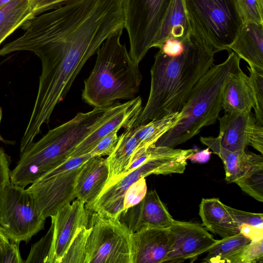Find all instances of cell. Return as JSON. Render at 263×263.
<instances>
[{
    "label": "cell",
    "instance_id": "6da1fadb",
    "mask_svg": "<svg viewBox=\"0 0 263 263\" xmlns=\"http://www.w3.org/2000/svg\"><path fill=\"white\" fill-rule=\"evenodd\" d=\"M215 53L193 33L185 40L184 50L178 56L170 57L159 50L151 69L147 103L133 127L179 112L194 85L214 65Z\"/></svg>",
    "mask_w": 263,
    "mask_h": 263
},
{
    "label": "cell",
    "instance_id": "7a4b0ae2",
    "mask_svg": "<svg viewBox=\"0 0 263 263\" xmlns=\"http://www.w3.org/2000/svg\"><path fill=\"white\" fill-rule=\"evenodd\" d=\"M123 104L116 103L109 107L78 112L71 120L49 130L21 153L16 166L10 172L11 182L25 188L66 160L86 137L117 113Z\"/></svg>",
    "mask_w": 263,
    "mask_h": 263
},
{
    "label": "cell",
    "instance_id": "3957f363",
    "mask_svg": "<svg viewBox=\"0 0 263 263\" xmlns=\"http://www.w3.org/2000/svg\"><path fill=\"white\" fill-rule=\"evenodd\" d=\"M124 27L108 37L98 50L94 67L84 80L82 99L94 108L112 105L118 100H132L142 80L139 65L120 39Z\"/></svg>",
    "mask_w": 263,
    "mask_h": 263
},
{
    "label": "cell",
    "instance_id": "277c9868",
    "mask_svg": "<svg viewBox=\"0 0 263 263\" xmlns=\"http://www.w3.org/2000/svg\"><path fill=\"white\" fill-rule=\"evenodd\" d=\"M240 58L232 50L223 62L213 65L193 87L179 111L177 123L155 144L175 148L214 124L222 108V93L230 74L241 69Z\"/></svg>",
    "mask_w": 263,
    "mask_h": 263
},
{
    "label": "cell",
    "instance_id": "5b68a950",
    "mask_svg": "<svg viewBox=\"0 0 263 263\" xmlns=\"http://www.w3.org/2000/svg\"><path fill=\"white\" fill-rule=\"evenodd\" d=\"M193 33L213 51L227 50L244 24L236 0H185Z\"/></svg>",
    "mask_w": 263,
    "mask_h": 263
},
{
    "label": "cell",
    "instance_id": "8992f818",
    "mask_svg": "<svg viewBox=\"0 0 263 263\" xmlns=\"http://www.w3.org/2000/svg\"><path fill=\"white\" fill-rule=\"evenodd\" d=\"M150 155L144 163L103 189L94 202L86 209L90 213L118 218L123 211L125 193L134 182L152 174L166 175L184 172L187 156L185 149L155 145L150 147Z\"/></svg>",
    "mask_w": 263,
    "mask_h": 263
},
{
    "label": "cell",
    "instance_id": "52a82bcc",
    "mask_svg": "<svg viewBox=\"0 0 263 263\" xmlns=\"http://www.w3.org/2000/svg\"><path fill=\"white\" fill-rule=\"evenodd\" d=\"M175 0H120L129 53L139 65L148 51Z\"/></svg>",
    "mask_w": 263,
    "mask_h": 263
},
{
    "label": "cell",
    "instance_id": "ba28073f",
    "mask_svg": "<svg viewBox=\"0 0 263 263\" xmlns=\"http://www.w3.org/2000/svg\"><path fill=\"white\" fill-rule=\"evenodd\" d=\"M91 158L89 154L69 157L44 173L26 189L45 218L54 215L76 198L78 177L84 164Z\"/></svg>",
    "mask_w": 263,
    "mask_h": 263
},
{
    "label": "cell",
    "instance_id": "9c48e42d",
    "mask_svg": "<svg viewBox=\"0 0 263 263\" xmlns=\"http://www.w3.org/2000/svg\"><path fill=\"white\" fill-rule=\"evenodd\" d=\"M85 263H132V233L119 217L90 213Z\"/></svg>",
    "mask_w": 263,
    "mask_h": 263
},
{
    "label": "cell",
    "instance_id": "30bf717a",
    "mask_svg": "<svg viewBox=\"0 0 263 263\" xmlns=\"http://www.w3.org/2000/svg\"><path fill=\"white\" fill-rule=\"evenodd\" d=\"M46 218L26 189L12 184L0 196V227L13 241L28 242L44 229Z\"/></svg>",
    "mask_w": 263,
    "mask_h": 263
},
{
    "label": "cell",
    "instance_id": "8fae6325",
    "mask_svg": "<svg viewBox=\"0 0 263 263\" xmlns=\"http://www.w3.org/2000/svg\"><path fill=\"white\" fill-rule=\"evenodd\" d=\"M169 230L172 243L164 262H194L217 240L197 223L174 219Z\"/></svg>",
    "mask_w": 263,
    "mask_h": 263
},
{
    "label": "cell",
    "instance_id": "7c38bea8",
    "mask_svg": "<svg viewBox=\"0 0 263 263\" xmlns=\"http://www.w3.org/2000/svg\"><path fill=\"white\" fill-rule=\"evenodd\" d=\"M90 213L78 198L51 217L54 229V263H61L72 240L83 228L88 227Z\"/></svg>",
    "mask_w": 263,
    "mask_h": 263
},
{
    "label": "cell",
    "instance_id": "4fadbf2b",
    "mask_svg": "<svg viewBox=\"0 0 263 263\" xmlns=\"http://www.w3.org/2000/svg\"><path fill=\"white\" fill-rule=\"evenodd\" d=\"M119 219L132 232L146 227L168 229L174 220L155 190L147 192L140 203L122 211Z\"/></svg>",
    "mask_w": 263,
    "mask_h": 263
},
{
    "label": "cell",
    "instance_id": "5bb4252c",
    "mask_svg": "<svg viewBox=\"0 0 263 263\" xmlns=\"http://www.w3.org/2000/svg\"><path fill=\"white\" fill-rule=\"evenodd\" d=\"M132 263H163L172 239L169 228L146 227L132 234Z\"/></svg>",
    "mask_w": 263,
    "mask_h": 263
},
{
    "label": "cell",
    "instance_id": "9a60e30c",
    "mask_svg": "<svg viewBox=\"0 0 263 263\" xmlns=\"http://www.w3.org/2000/svg\"><path fill=\"white\" fill-rule=\"evenodd\" d=\"M142 109V99L140 96L124 103L121 109L86 137L74 149L69 157L88 154L102 138L115 130L133 128Z\"/></svg>",
    "mask_w": 263,
    "mask_h": 263
},
{
    "label": "cell",
    "instance_id": "2e32d148",
    "mask_svg": "<svg viewBox=\"0 0 263 263\" xmlns=\"http://www.w3.org/2000/svg\"><path fill=\"white\" fill-rule=\"evenodd\" d=\"M218 120L220 130L216 138L220 145L231 152L245 150L249 145L250 131L256 121L251 112H227Z\"/></svg>",
    "mask_w": 263,
    "mask_h": 263
},
{
    "label": "cell",
    "instance_id": "e0dca14e",
    "mask_svg": "<svg viewBox=\"0 0 263 263\" xmlns=\"http://www.w3.org/2000/svg\"><path fill=\"white\" fill-rule=\"evenodd\" d=\"M108 173L106 159L102 157H92L83 165L77 178L75 193L76 198L85 202V208L93 203L104 189Z\"/></svg>",
    "mask_w": 263,
    "mask_h": 263
},
{
    "label": "cell",
    "instance_id": "ac0fdd59",
    "mask_svg": "<svg viewBox=\"0 0 263 263\" xmlns=\"http://www.w3.org/2000/svg\"><path fill=\"white\" fill-rule=\"evenodd\" d=\"M200 141L220 158L224 167L226 180L229 183H235L253 166L263 163L262 155L245 150L229 151L220 145L216 137H201Z\"/></svg>",
    "mask_w": 263,
    "mask_h": 263
},
{
    "label": "cell",
    "instance_id": "d6986e66",
    "mask_svg": "<svg viewBox=\"0 0 263 263\" xmlns=\"http://www.w3.org/2000/svg\"><path fill=\"white\" fill-rule=\"evenodd\" d=\"M254 100L249 76L240 69L229 77L222 93V108L226 112L250 113Z\"/></svg>",
    "mask_w": 263,
    "mask_h": 263
},
{
    "label": "cell",
    "instance_id": "ffe728a7",
    "mask_svg": "<svg viewBox=\"0 0 263 263\" xmlns=\"http://www.w3.org/2000/svg\"><path fill=\"white\" fill-rule=\"evenodd\" d=\"M199 215L203 224L212 233L222 238L240 232L238 225L219 198H202Z\"/></svg>",
    "mask_w": 263,
    "mask_h": 263
},
{
    "label": "cell",
    "instance_id": "44dd1931",
    "mask_svg": "<svg viewBox=\"0 0 263 263\" xmlns=\"http://www.w3.org/2000/svg\"><path fill=\"white\" fill-rule=\"evenodd\" d=\"M229 48L249 65L263 69V24L244 23Z\"/></svg>",
    "mask_w": 263,
    "mask_h": 263
},
{
    "label": "cell",
    "instance_id": "7402d4cb",
    "mask_svg": "<svg viewBox=\"0 0 263 263\" xmlns=\"http://www.w3.org/2000/svg\"><path fill=\"white\" fill-rule=\"evenodd\" d=\"M192 33L185 0H175L154 40L152 47L160 48L169 39L184 41Z\"/></svg>",
    "mask_w": 263,
    "mask_h": 263
},
{
    "label": "cell",
    "instance_id": "603a6c76",
    "mask_svg": "<svg viewBox=\"0 0 263 263\" xmlns=\"http://www.w3.org/2000/svg\"><path fill=\"white\" fill-rule=\"evenodd\" d=\"M138 147L134 128L125 129L120 135L113 152L106 159L108 166V178L104 188L114 183L125 174Z\"/></svg>",
    "mask_w": 263,
    "mask_h": 263
},
{
    "label": "cell",
    "instance_id": "cb8c5ba5",
    "mask_svg": "<svg viewBox=\"0 0 263 263\" xmlns=\"http://www.w3.org/2000/svg\"><path fill=\"white\" fill-rule=\"evenodd\" d=\"M34 17L29 0H12L0 9V44Z\"/></svg>",
    "mask_w": 263,
    "mask_h": 263
},
{
    "label": "cell",
    "instance_id": "d4e9b609",
    "mask_svg": "<svg viewBox=\"0 0 263 263\" xmlns=\"http://www.w3.org/2000/svg\"><path fill=\"white\" fill-rule=\"evenodd\" d=\"M179 119V112H177L133 127L138 143L136 152L155 146L159 139L173 127Z\"/></svg>",
    "mask_w": 263,
    "mask_h": 263
},
{
    "label": "cell",
    "instance_id": "484cf974",
    "mask_svg": "<svg viewBox=\"0 0 263 263\" xmlns=\"http://www.w3.org/2000/svg\"><path fill=\"white\" fill-rule=\"evenodd\" d=\"M251 240L240 232L217 241L208 250L202 262L210 263L227 262Z\"/></svg>",
    "mask_w": 263,
    "mask_h": 263
},
{
    "label": "cell",
    "instance_id": "4316f807",
    "mask_svg": "<svg viewBox=\"0 0 263 263\" xmlns=\"http://www.w3.org/2000/svg\"><path fill=\"white\" fill-rule=\"evenodd\" d=\"M24 262L54 263V229L52 220L46 234L31 246Z\"/></svg>",
    "mask_w": 263,
    "mask_h": 263
},
{
    "label": "cell",
    "instance_id": "83f0119b",
    "mask_svg": "<svg viewBox=\"0 0 263 263\" xmlns=\"http://www.w3.org/2000/svg\"><path fill=\"white\" fill-rule=\"evenodd\" d=\"M236 183L244 192L263 202V163L253 166Z\"/></svg>",
    "mask_w": 263,
    "mask_h": 263
},
{
    "label": "cell",
    "instance_id": "f1b7e54d",
    "mask_svg": "<svg viewBox=\"0 0 263 263\" xmlns=\"http://www.w3.org/2000/svg\"><path fill=\"white\" fill-rule=\"evenodd\" d=\"M254 100L253 109L256 121L263 125V69L252 65L247 66Z\"/></svg>",
    "mask_w": 263,
    "mask_h": 263
},
{
    "label": "cell",
    "instance_id": "f546056e",
    "mask_svg": "<svg viewBox=\"0 0 263 263\" xmlns=\"http://www.w3.org/2000/svg\"><path fill=\"white\" fill-rule=\"evenodd\" d=\"M90 229L82 228L74 237L61 263H85L86 245Z\"/></svg>",
    "mask_w": 263,
    "mask_h": 263
},
{
    "label": "cell",
    "instance_id": "4dcf8cb0",
    "mask_svg": "<svg viewBox=\"0 0 263 263\" xmlns=\"http://www.w3.org/2000/svg\"><path fill=\"white\" fill-rule=\"evenodd\" d=\"M263 262V237L252 240L233 255L227 263Z\"/></svg>",
    "mask_w": 263,
    "mask_h": 263
},
{
    "label": "cell",
    "instance_id": "1f68e13d",
    "mask_svg": "<svg viewBox=\"0 0 263 263\" xmlns=\"http://www.w3.org/2000/svg\"><path fill=\"white\" fill-rule=\"evenodd\" d=\"M244 23L263 24V0H236Z\"/></svg>",
    "mask_w": 263,
    "mask_h": 263
},
{
    "label": "cell",
    "instance_id": "d6a6232c",
    "mask_svg": "<svg viewBox=\"0 0 263 263\" xmlns=\"http://www.w3.org/2000/svg\"><path fill=\"white\" fill-rule=\"evenodd\" d=\"M147 192L145 177H141L134 182L125 193L123 211L140 203L145 197Z\"/></svg>",
    "mask_w": 263,
    "mask_h": 263
},
{
    "label": "cell",
    "instance_id": "836d02e7",
    "mask_svg": "<svg viewBox=\"0 0 263 263\" xmlns=\"http://www.w3.org/2000/svg\"><path fill=\"white\" fill-rule=\"evenodd\" d=\"M119 130H115L102 138L88 153L91 157L109 156L115 149L119 141Z\"/></svg>",
    "mask_w": 263,
    "mask_h": 263
},
{
    "label": "cell",
    "instance_id": "e575fe53",
    "mask_svg": "<svg viewBox=\"0 0 263 263\" xmlns=\"http://www.w3.org/2000/svg\"><path fill=\"white\" fill-rule=\"evenodd\" d=\"M230 214L239 227L242 225L252 226L263 230V214L237 210L227 205Z\"/></svg>",
    "mask_w": 263,
    "mask_h": 263
},
{
    "label": "cell",
    "instance_id": "d590c367",
    "mask_svg": "<svg viewBox=\"0 0 263 263\" xmlns=\"http://www.w3.org/2000/svg\"><path fill=\"white\" fill-rule=\"evenodd\" d=\"M74 0H29L34 16L60 7Z\"/></svg>",
    "mask_w": 263,
    "mask_h": 263
},
{
    "label": "cell",
    "instance_id": "8d00e7d4",
    "mask_svg": "<svg viewBox=\"0 0 263 263\" xmlns=\"http://www.w3.org/2000/svg\"><path fill=\"white\" fill-rule=\"evenodd\" d=\"M20 242L10 239L0 252V263H23L19 249Z\"/></svg>",
    "mask_w": 263,
    "mask_h": 263
},
{
    "label": "cell",
    "instance_id": "74e56055",
    "mask_svg": "<svg viewBox=\"0 0 263 263\" xmlns=\"http://www.w3.org/2000/svg\"><path fill=\"white\" fill-rule=\"evenodd\" d=\"M11 158L0 147V196L6 185L10 182Z\"/></svg>",
    "mask_w": 263,
    "mask_h": 263
},
{
    "label": "cell",
    "instance_id": "f35d334b",
    "mask_svg": "<svg viewBox=\"0 0 263 263\" xmlns=\"http://www.w3.org/2000/svg\"><path fill=\"white\" fill-rule=\"evenodd\" d=\"M185 41L175 39H167L159 48V50L168 56H178L181 54L184 50Z\"/></svg>",
    "mask_w": 263,
    "mask_h": 263
},
{
    "label": "cell",
    "instance_id": "ab89813d",
    "mask_svg": "<svg viewBox=\"0 0 263 263\" xmlns=\"http://www.w3.org/2000/svg\"><path fill=\"white\" fill-rule=\"evenodd\" d=\"M249 145L263 154V125L256 121L253 124L249 138Z\"/></svg>",
    "mask_w": 263,
    "mask_h": 263
},
{
    "label": "cell",
    "instance_id": "60d3db41",
    "mask_svg": "<svg viewBox=\"0 0 263 263\" xmlns=\"http://www.w3.org/2000/svg\"><path fill=\"white\" fill-rule=\"evenodd\" d=\"M209 149L210 148L208 147L206 149L200 152L196 151L195 153L187 157V160H190L194 163H205L210 158L211 152L210 151Z\"/></svg>",
    "mask_w": 263,
    "mask_h": 263
},
{
    "label": "cell",
    "instance_id": "b9f144b4",
    "mask_svg": "<svg viewBox=\"0 0 263 263\" xmlns=\"http://www.w3.org/2000/svg\"><path fill=\"white\" fill-rule=\"evenodd\" d=\"M9 241L10 239L0 227V252Z\"/></svg>",
    "mask_w": 263,
    "mask_h": 263
},
{
    "label": "cell",
    "instance_id": "7bdbcfd3",
    "mask_svg": "<svg viewBox=\"0 0 263 263\" xmlns=\"http://www.w3.org/2000/svg\"><path fill=\"white\" fill-rule=\"evenodd\" d=\"M12 0H0V9L3 8Z\"/></svg>",
    "mask_w": 263,
    "mask_h": 263
},
{
    "label": "cell",
    "instance_id": "ee69618b",
    "mask_svg": "<svg viewBox=\"0 0 263 263\" xmlns=\"http://www.w3.org/2000/svg\"><path fill=\"white\" fill-rule=\"evenodd\" d=\"M1 118H2V109L0 107V122H1ZM0 141H4V139H3V138L1 137V135H0Z\"/></svg>",
    "mask_w": 263,
    "mask_h": 263
}]
</instances>
